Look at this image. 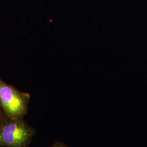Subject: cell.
<instances>
[{"mask_svg": "<svg viewBox=\"0 0 147 147\" xmlns=\"http://www.w3.org/2000/svg\"><path fill=\"white\" fill-rule=\"evenodd\" d=\"M35 130L23 118H7L0 124V147H27Z\"/></svg>", "mask_w": 147, "mask_h": 147, "instance_id": "obj_1", "label": "cell"}, {"mask_svg": "<svg viewBox=\"0 0 147 147\" xmlns=\"http://www.w3.org/2000/svg\"><path fill=\"white\" fill-rule=\"evenodd\" d=\"M30 94L7 84L0 78V105L8 118H24L28 110Z\"/></svg>", "mask_w": 147, "mask_h": 147, "instance_id": "obj_2", "label": "cell"}, {"mask_svg": "<svg viewBox=\"0 0 147 147\" xmlns=\"http://www.w3.org/2000/svg\"><path fill=\"white\" fill-rule=\"evenodd\" d=\"M7 117L5 115V112L3 110L2 108L1 107L0 105V124L5 121L6 119H7Z\"/></svg>", "mask_w": 147, "mask_h": 147, "instance_id": "obj_3", "label": "cell"}, {"mask_svg": "<svg viewBox=\"0 0 147 147\" xmlns=\"http://www.w3.org/2000/svg\"><path fill=\"white\" fill-rule=\"evenodd\" d=\"M67 147L64 143L62 142H56L53 144L51 147Z\"/></svg>", "mask_w": 147, "mask_h": 147, "instance_id": "obj_4", "label": "cell"}]
</instances>
